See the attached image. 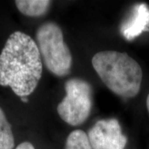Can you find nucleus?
I'll use <instances>...</instances> for the list:
<instances>
[{
  "mask_svg": "<svg viewBox=\"0 0 149 149\" xmlns=\"http://www.w3.org/2000/svg\"><path fill=\"white\" fill-rule=\"evenodd\" d=\"M42 74V61L37 43L17 31L8 38L0 54V85L9 86L17 96L27 97Z\"/></svg>",
  "mask_w": 149,
  "mask_h": 149,
  "instance_id": "nucleus-1",
  "label": "nucleus"
},
{
  "mask_svg": "<svg viewBox=\"0 0 149 149\" xmlns=\"http://www.w3.org/2000/svg\"><path fill=\"white\" fill-rule=\"evenodd\" d=\"M92 65L100 78L115 95L133 98L140 91L143 70L127 53L103 51L92 58Z\"/></svg>",
  "mask_w": 149,
  "mask_h": 149,
  "instance_id": "nucleus-2",
  "label": "nucleus"
},
{
  "mask_svg": "<svg viewBox=\"0 0 149 149\" xmlns=\"http://www.w3.org/2000/svg\"><path fill=\"white\" fill-rule=\"evenodd\" d=\"M37 47L47 70L56 76L70 74L72 66V56L64 42L63 33L53 22L43 23L36 33Z\"/></svg>",
  "mask_w": 149,
  "mask_h": 149,
  "instance_id": "nucleus-3",
  "label": "nucleus"
},
{
  "mask_svg": "<svg viewBox=\"0 0 149 149\" xmlns=\"http://www.w3.org/2000/svg\"><path fill=\"white\" fill-rule=\"evenodd\" d=\"M65 96L57 106L59 116L70 125H80L91 114L92 88L87 81L72 78L65 82Z\"/></svg>",
  "mask_w": 149,
  "mask_h": 149,
  "instance_id": "nucleus-4",
  "label": "nucleus"
},
{
  "mask_svg": "<svg viewBox=\"0 0 149 149\" xmlns=\"http://www.w3.org/2000/svg\"><path fill=\"white\" fill-rule=\"evenodd\" d=\"M88 138L93 149H124L127 137L116 118L102 119L91 128Z\"/></svg>",
  "mask_w": 149,
  "mask_h": 149,
  "instance_id": "nucleus-5",
  "label": "nucleus"
},
{
  "mask_svg": "<svg viewBox=\"0 0 149 149\" xmlns=\"http://www.w3.org/2000/svg\"><path fill=\"white\" fill-rule=\"evenodd\" d=\"M149 29V8L146 3H139L133 7L131 17L120 27L123 37L132 41Z\"/></svg>",
  "mask_w": 149,
  "mask_h": 149,
  "instance_id": "nucleus-6",
  "label": "nucleus"
},
{
  "mask_svg": "<svg viewBox=\"0 0 149 149\" xmlns=\"http://www.w3.org/2000/svg\"><path fill=\"white\" fill-rule=\"evenodd\" d=\"M49 0H17L15 4L18 11L28 17H40L44 15L51 5Z\"/></svg>",
  "mask_w": 149,
  "mask_h": 149,
  "instance_id": "nucleus-7",
  "label": "nucleus"
},
{
  "mask_svg": "<svg viewBox=\"0 0 149 149\" xmlns=\"http://www.w3.org/2000/svg\"><path fill=\"white\" fill-rule=\"evenodd\" d=\"M13 148L14 137L10 123L0 108V149H13Z\"/></svg>",
  "mask_w": 149,
  "mask_h": 149,
  "instance_id": "nucleus-8",
  "label": "nucleus"
},
{
  "mask_svg": "<svg viewBox=\"0 0 149 149\" xmlns=\"http://www.w3.org/2000/svg\"><path fill=\"white\" fill-rule=\"evenodd\" d=\"M65 149H93L88 135L82 130L77 129L70 133L65 142Z\"/></svg>",
  "mask_w": 149,
  "mask_h": 149,
  "instance_id": "nucleus-9",
  "label": "nucleus"
},
{
  "mask_svg": "<svg viewBox=\"0 0 149 149\" xmlns=\"http://www.w3.org/2000/svg\"><path fill=\"white\" fill-rule=\"evenodd\" d=\"M16 149H35V148H34V146L31 143H29V142H23V143L19 144L16 148Z\"/></svg>",
  "mask_w": 149,
  "mask_h": 149,
  "instance_id": "nucleus-10",
  "label": "nucleus"
},
{
  "mask_svg": "<svg viewBox=\"0 0 149 149\" xmlns=\"http://www.w3.org/2000/svg\"><path fill=\"white\" fill-rule=\"evenodd\" d=\"M146 104H147V108H148V113H149V94H148V98H147Z\"/></svg>",
  "mask_w": 149,
  "mask_h": 149,
  "instance_id": "nucleus-11",
  "label": "nucleus"
},
{
  "mask_svg": "<svg viewBox=\"0 0 149 149\" xmlns=\"http://www.w3.org/2000/svg\"><path fill=\"white\" fill-rule=\"evenodd\" d=\"M21 100L24 103H27V102H28V99H27V97H22Z\"/></svg>",
  "mask_w": 149,
  "mask_h": 149,
  "instance_id": "nucleus-12",
  "label": "nucleus"
}]
</instances>
